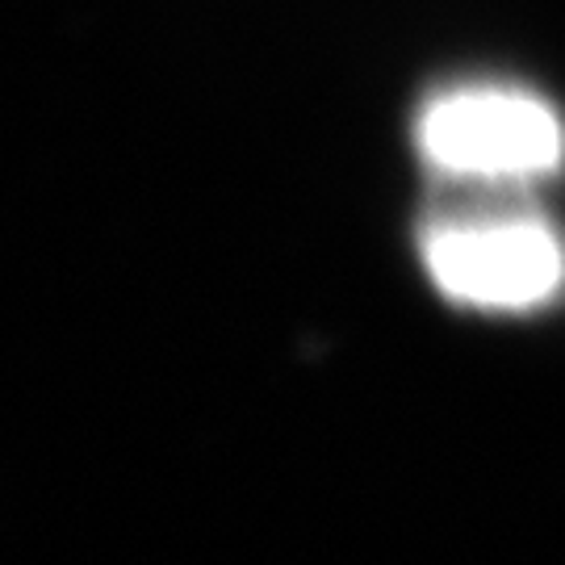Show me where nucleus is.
<instances>
[{
	"instance_id": "nucleus-1",
	"label": "nucleus",
	"mask_w": 565,
	"mask_h": 565,
	"mask_svg": "<svg viewBox=\"0 0 565 565\" xmlns=\"http://www.w3.org/2000/svg\"><path fill=\"white\" fill-rule=\"evenodd\" d=\"M419 214V260L448 302L482 315H527L565 289V239L541 184L473 181L431 172Z\"/></svg>"
},
{
	"instance_id": "nucleus-2",
	"label": "nucleus",
	"mask_w": 565,
	"mask_h": 565,
	"mask_svg": "<svg viewBox=\"0 0 565 565\" xmlns=\"http://www.w3.org/2000/svg\"><path fill=\"white\" fill-rule=\"evenodd\" d=\"M415 147L440 177L541 184L565 168V121L532 88L465 81L419 105Z\"/></svg>"
}]
</instances>
